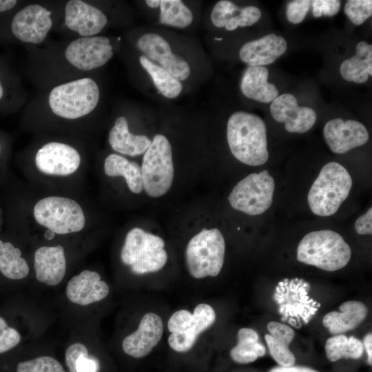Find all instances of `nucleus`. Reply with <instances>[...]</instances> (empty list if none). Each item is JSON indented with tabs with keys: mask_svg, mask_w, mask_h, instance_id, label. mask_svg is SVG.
Instances as JSON below:
<instances>
[{
	"mask_svg": "<svg viewBox=\"0 0 372 372\" xmlns=\"http://www.w3.org/2000/svg\"><path fill=\"white\" fill-rule=\"evenodd\" d=\"M342 77L347 81L365 83L372 75V45L364 41L356 45L355 54L343 61L340 67Z\"/></svg>",
	"mask_w": 372,
	"mask_h": 372,
	"instance_id": "26",
	"label": "nucleus"
},
{
	"mask_svg": "<svg viewBox=\"0 0 372 372\" xmlns=\"http://www.w3.org/2000/svg\"><path fill=\"white\" fill-rule=\"evenodd\" d=\"M363 347L365 348L368 355V362L370 365L372 364V334L369 333L366 334L362 342Z\"/></svg>",
	"mask_w": 372,
	"mask_h": 372,
	"instance_id": "45",
	"label": "nucleus"
},
{
	"mask_svg": "<svg viewBox=\"0 0 372 372\" xmlns=\"http://www.w3.org/2000/svg\"><path fill=\"white\" fill-rule=\"evenodd\" d=\"M17 372H65L62 364L50 356H41L19 362Z\"/></svg>",
	"mask_w": 372,
	"mask_h": 372,
	"instance_id": "35",
	"label": "nucleus"
},
{
	"mask_svg": "<svg viewBox=\"0 0 372 372\" xmlns=\"http://www.w3.org/2000/svg\"><path fill=\"white\" fill-rule=\"evenodd\" d=\"M50 15V12L40 5H29L13 17L12 32L23 42L39 43L44 40L52 25Z\"/></svg>",
	"mask_w": 372,
	"mask_h": 372,
	"instance_id": "13",
	"label": "nucleus"
},
{
	"mask_svg": "<svg viewBox=\"0 0 372 372\" xmlns=\"http://www.w3.org/2000/svg\"><path fill=\"white\" fill-rule=\"evenodd\" d=\"M143 186L151 197L165 194L170 189L174 176L172 150L168 139L156 134L143 158Z\"/></svg>",
	"mask_w": 372,
	"mask_h": 372,
	"instance_id": "7",
	"label": "nucleus"
},
{
	"mask_svg": "<svg viewBox=\"0 0 372 372\" xmlns=\"http://www.w3.org/2000/svg\"><path fill=\"white\" fill-rule=\"evenodd\" d=\"M352 187V178L345 167L329 162L321 169L307 196L311 211L319 216H330L347 199Z\"/></svg>",
	"mask_w": 372,
	"mask_h": 372,
	"instance_id": "3",
	"label": "nucleus"
},
{
	"mask_svg": "<svg viewBox=\"0 0 372 372\" xmlns=\"http://www.w3.org/2000/svg\"><path fill=\"white\" fill-rule=\"evenodd\" d=\"M268 334L265 339L269 352L273 360L283 366H292L296 362V358L289 349L295 332L287 324L271 321L267 324Z\"/></svg>",
	"mask_w": 372,
	"mask_h": 372,
	"instance_id": "25",
	"label": "nucleus"
},
{
	"mask_svg": "<svg viewBox=\"0 0 372 372\" xmlns=\"http://www.w3.org/2000/svg\"><path fill=\"white\" fill-rule=\"evenodd\" d=\"M0 149H1V147H0Z\"/></svg>",
	"mask_w": 372,
	"mask_h": 372,
	"instance_id": "50",
	"label": "nucleus"
},
{
	"mask_svg": "<svg viewBox=\"0 0 372 372\" xmlns=\"http://www.w3.org/2000/svg\"><path fill=\"white\" fill-rule=\"evenodd\" d=\"M21 341V335L15 329L8 326L6 320L0 316V353H5Z\"/></svg>",
	"mask_w": 372,
	"mask_h": 372,
	"instance_id": "40",
	"label": "nucleus"
},
{
	"mask_svg": "<svg viewBox=\"0 0 372 372\" xmlns=\"http://www.w3.org/2000/svg\"><path fill=\"white\" fill-rule=\"evenodd\" d=\"M269 110L273 118L284 123L286 130L291 133H305L316 121L314 110L299 106L295 96L289 93L278 95L271 103Z\"/></svg>",
	"mask_w": 372,
	"mask_h": 372,
	"instance_id": "15",
	"label": "nucleus"
},
{
	"mask_svg": "<svg viewBox=\"0 0 372 372\" xmlns=\"http://www.w3.org/2000/svg\"><path fill=\"white\" fill-rule=\"evenodd\" d=\"M323 136L331 151L344 154L351 149L364 145L369 135L362 123L336 118L329 120L324 126Z\"/></svg>",
	"mask_w": 372,
	"mask_h": 372,
	"instance_id": "14",
	"label": "nucleus"
},
{
	"mask_svg": "<svg viewBox=\"0 0 372 372\" xmlns=\"http://www.w3.org/2000/svg\"><path fill=\"white\" fill-rule=\"evenodd\" d=\"M163 330L161 318L155 313H147L141 318L137 329L124 338L122 349L133 358L145 357L158 344Z\"/></svg>",
	"mask_w": 372,
	"mask_h": 372,
	"instance_id": "17",
	"label": "nucleus"
},
{
	"mask_svg": "<svg viewBox=\"0 0 372 372\" xmlns=\"http://www.w3.org/2000/svg\"><path fill=\"white\" fill-rule=\"evenodd\" d=\"M368 313L366 306L362 302L351 300L340 306V311H331L323 318V325L333 335L343 334L358 327Z\"/></svg>",
	"mask_w": 372,
	"mask_h": 372,
	"instance_id": "23",
	"label": "nucleus"
},
{
	"mask_svg": "<svg viewBox=\"0 0 372 372\" xmlns=\"http://www.w3.org/2000/svg\"><path fill=\"white\" fill-rule=\"evenodd\" d=\"M313 7V15L320 17L322 15L332 17L338 14L341 2L338 0H315L311 1Z\"/></svg>",
	"mask_w": 372,
	"mask_h": 372,
	"instance_id": "42",
	"label": "nucleus"
},
{
	"mask_svg": "<svg viewBox=\"0 0 372 372\" xmlns=\"http://www.w3.org/2000/svg\"><path fill=\"white\" fill-rule=\"evenodd\" d=\"M165 242L159 236L141 228H133L126 235L121 251L123 263L136 274L156 272L167 261Z\"/></svg>",
	"mask_w": 372,
	"mask_h": 372,
	"instance_id": "4",
	"label": "nucleus"
},
{
	"mask_svg": "<svg viewBox=\"0 0 372 372\" xmlns=\"http://www.w3.org/2000/svg\"><path fill=\"white\" fill-rule=\"evenodd\" d=\"M21 250L9 242L0 240V271L12 280L25 278L29 273V266L21 256Z\"/></svg>",
	"mask_w": 372,
	"mask_h": 372,
	"instance_id": "29",
	"label": "nucleus"
},
{
	"mask_svg": "<svg viewBox=\"0 0 372 372\" xmlns=\"http://www.w3.org/2000/svg\"><path fill=\"white\" fill-rule=\"evenodd\" d=\"M146 4L152 8H156L158 6H160L161 1L160 0H147Z\"/></svg>",
	"mask_w": 372,
	"mask_h": 372,
	"instance_id": "47",
	"label": "nucleus"
},
{
	"mask_svg": "<svg viewBox=\"0 0 372 372\" xmlns=\"http://www.w3.org/2000/svg\"><path fill=\"white\" fill-rule=\"evenodd\" d=\"M225 253V239L219 229H203L190 239L185 249L189 275L196 279L216 277L222 269Z\"/></svg>",
	"mask_w": 372,
	"mask_h": 372,
	"instance_id": "5",
	"label": "nucleus"
},
{
	"mask_svg": "<svg viewBox=\"0 0 372 372\" xmlns=\"http://www.w3.org/2000/svg\"><path fill=\"white\" fill-rule=\"evenodd\" d=\"M216 40H218V41H220L222 40L223 39L222 38H215Z\"/></svg>",
	"mask_w": 372,
	"mask_h": 372,
	"instance_id": "49",
	"label": "nucleus"
},
{
	"mask_svg": "<svg viewBox=\"0 0 372 372\" xmlns=\"http://www.w3.org/2000/svg\"><path fill=\"white\" fill-rule=\"evenodd\" d=\"M109 286L93 271L83 270L72 277L66 287V296L72 302L85 306L102 300L109 293Z\"/></svg>",
	"mask_w": 372,
	"mask_h": 372,
	"instance_id": "19",
	"label": "nucleus"
},
{
	"mask_svg": "<svg viewBox=\"0 0 372 372\" xmlns=\"http://www.w3.org/2000/svg\"><path fill=\"white\" fill-rule=\"evenodd\" d=\"M287 50L285 38L269 34L245 43L240 49L239 56L249 66H265L273 63Z\"/></svg>",
	"mask_w": 372,
	"mask_h": 372,
	"instance_id": "20",
	"label": "nucleus"
},
{
	"mask_svg": "<svg viewBox=\"0 0 372 372\" xmlns=\"http://www.w3.org/2000/svg\"><path fill=\"white\" fill-rule=\"evenodd\" d=\"M136 46L151 61L158 62L172 53L168 42L156 33H147L142 35L137 40Z\"/></svg>",
	"mask_w": 372,
	"mask_h": 372,
	"instance_id": "34",
	"label": "nucleus"
},
{
	"mask_svg": "<svg viewBox=\"0 0 372 372\" xmlns=\"http://www.w3.org/2000/svg\"><path fill=\"white\" fill-rule=\"evenodd\" d=\"M356 232L360 235H371L372 234V208L360 216L354 225Z\"/></svg>",
	"mask_w": 372,
	"mask_h": 372,
	"instance_id": "43",
	"label": "nucleus"
},
{
	"mask_svg": "<svg viewBox=\"0 0 372 372\" xmlns=\"http://www.w3.org/2000/svg\"><path fill=\"white\" fill-rule=\"evenodd\" d=\"M99 88L90 78L74 80L54 87L49 105L57 116L75 119L90 113L99 101Z\"/></svg>",
	"mask_w": 372,
	"mask_h": 372,
	"instance_id": "6",
	"label": "nucleus"
},
{
	"mask_svg": "<svg viewBox=\"0 0 372 372\" xmlns=\"http://www.w3.org/2000/svg\"><path fill=\"white\" fill-rule=\"evenodd\" d=\"M344 12L354 25H360L372 15V1H347L344 6Z\"/></svg>",
	"mask_w": 372,
	"mask_h": 372,
	"instance_id": "36",
	"label": "nucleus"
},
{
	"mask_svg": "<svg viewBox=\"0 0 372 372\" xmlns=\"http://www.w3.org/2000/svg\"><path fill=\"white\" fill-rule=\"evenodd\" d=\"M17 3L14 0H0V12L12 9Z\"/></svg>",
	"mask_w": 372,
	"mask_h": 372,
	"instance_id": "46",
	"label": "nucleus"
},
{
	"mask_svg": "<svg viewBox=\"0 0 372 372\" xmlns=\"http://www.w3.org/2000/svg\"><path fill=\"white\" fill-rule=\"evenodd\" d=\"M269 372H318L316 370L302 366H278L271 369Z\"/></svg>",
	"mask_w": 372,
	"mask_h": 372,
	"instance_id": "44",
	"label": "nucleus"
},
{
	"mask_svg": "<svg viewBox=\"0 0 372 372\" xmlns=\"http://www.w3.org/2000/svg\"><path fill=\"white\" fill-rule=\"evenodd\" d=\"M34 267L36 278L40 282L56 286L66 273V260L61 245L39 247L34 254Z\"/></svg>",
	"mask_w": 372,
	"mask_h": 372,
	"instance_id": "21",
	"label": "nucleus"
},
{
	"mask_svg": "<svg viewBox=\"0 0 372 372\" xmlns=\"http://www.w3.org/2000/svg\"><path fill=\"white\" fill-rule=\"evenodd\" d=\"M161 23L184 28L193 21L192 11L180 0H162L160 3Z\"/></svg>",
	"mask_w": 372,
	"mask_h": 372,
	"instance_id": "32",
	"label": "nucleus"
},
{
	"mask_svg": "<svg viewBox=\"0 0 372 372\" xmlns=\"http://www.w3.org/2000/svg\"><path fill=\"white\" fill-rule=\"evenodd\" d=\"M351 257L350 246L338 233L323 229L306 234L298 244L297 260L327 271L344 267Z\"/></svg>",
	"mask_w": 372,
	"mask_h": 372,
	"instance_id": "2",
	"label": "nucleus"
},
{
	"mask_svg": "<svg viewBox=\"0 0 372 372\" xmlns=\"http://www.w3.org/2000/svg\"><path fill=\"white\" fill-rule=\"evenodd\" d=\"M216 318L214 309L205 303L198 304L193 313L186 309L176 311L167 322L171 333L168 338L169 347L178 353L189 351L199 335L214 324Z\"/></svg>",
	"mask_w": 372,
	"mask_h": 372,
	"instance_id": "8",
	"label": "nucleus"
},
{
	"mask_svg": "<svg viewBox=\"0 0 372 372\" xmlns=\"http://www.w3.org/2000/svg\"><path fill=\"white\" fill-rule=\"evenodd\" d=\"M260 10L253 6L241 8L239 14L234 15L227 23L225 28L228 31L236 30L238 26H251L258 22L261 17Z\"/></svg>",
	"mask_w": 372,
	"mask_h": 372,
	"instance_id": "38",
	"label": "nucleus"
},
{
	"mask_svg": "<svg viewBox=\"0 0 372 372\" xmlns=\"http://www.w3.org/2000/svg\"><path fill=\"white\" fill-rule=\"evenodd\" d=\"M238 343L229 353L231 358L239 364H248L262 357L266 349L258 333L252 329L241 328L237 333Z\"/></svg>",
	"mask_w": 372,
	"mask_h": 372,
	"instance_id": "28",
	"label": "nucleus"
},
{
	"mask_svg": "<svg viewBox=\"0 0 372 372\" xmlns=\"http://www.w3.org/2000/svg\"><path fill=\"white\" fill-rule=\"evenodd\" d=\"M311 1L295 0L288 3L286 8V17L293 24L301 23L305 18L309 9Z\"/></svg>",
	"mask_w": 372,
	"mask_h": 372,
	"instance_id": "41",
	"label": "nucleus"
},
{
	"mask_svg": "<svg viewBox=\"0 0 372 372\" xmlns=\"http://www.w3.org/2000/svg\"><path fill=\"white\" fill-rule=\"evenodd\" d=\"M240 8L234 3L221 0L218 1L211 13V19L213 24L217 28H223L228 21L234 16L236 12H239Z\"/></svg>",
	"mask_w": 372,
	"mask_h": 372,
	"instance_id": "39",
	"label": "nucleus"
},
{
	"mask_svg": "<svg viewBox=\"0 0 372 372\" xmlns=\"http://www.w3.org/2000/svg\"><path fill=\"white\" fill-rule=\"evenodd\" d=\"M158 63L161 67L179 81L185 80L190 74V67L188 63L177 54L172 53L162 59Z\"/></svg>",
	"mask_w": 372,
	"mask_h": 372,
	"instance_id": "37",
	"label": "nucleus"
},
{
	"mask_svg": "<svg viewBox=\"0 0 372 372\" xmlns=\"http://www.w3.org/2000/svg\"><path fill=\"white\" fill-rule=\"evenodd\" d=\"M275 182L267 170L252 173L239 181L228 200L236 210L251 216L266 211L271 205Z\"/></svg>",
	"mask_w": 372,
	"mask_h": 372,
	"instance_id": "10",
	"label": "nucleus"
},
{
	"mask_svg": "<svg viewBox=\"0 0 372 372\" xmlns=\"http://www.w3.org/2000/svg\"><path fill=\"white\" fill-rule=\"evenodd\" d=\"M65 360L69 372H98L99 370L98 361L88 357L86 346L81 342H75L67 348Z\"/></svg>",
	"mask_w": 372,
	"mask_h": 372,
	"instance_id": "33",
	"label": "nucleus"
},
{
	"mask_svg": "<svg viewBox=\"0 0 372 372\" xmlns=\"http://www.w3.org/2000/svg\"><path fill=\"white\" fill-rule=\"evenodd\" d=\"M34 216L39 225L58 234L80 231L85 223L79 203L61 196H48L38 201L34 207Z\"/></svg>",
	"mask_w": 372,
	"mask_h": 372,
	"instance_id": "9",
	"label": "nucleus"
},
{
	"mask_svg": "<svg viewBox=\"0 0 372 372\" xmlns=\"http://www.w3.org/2000/svg\"><path fill=\"white\" fill-rule=\"evenodd\" d=\"M107 22L99 8L80 0L69 1L65 9V23L70 30L83 37L100 32Z\"/></svg>",
	"mask_w": 372,
	"mask_h": 372,
	"instance_id": "18",
	"label": "nucleus"
},
{
	"mask_svg": "<svg viewBox=\"0 0 372 372\" xmlns=\"http://www.w3.org/2000/svg\"><path fill=\"white\" fill-rule=\"evenodd\" d=\"M104 172L108 176L124 177L130 190L133 193L139 194L143 189L141 167L134 161L111 154L105 160Z\"/></svg>",
	"mask_w": 372,
	"mask_h": 372,
	"instance_id": "27",
	"label": "nucleus"
},
{
	"mask_svg": "<svg viewBox=\"0 0 372 372\" xmlns=\"http://www.w3.org/2000/svg\"><path fill=\"white\" fill-rule=\"evenodd\" d=\"M3 87L1 84V82H0V99L3 97Z\"/></svg>",
	"mask_w": 372,
	"mask_h": 372,
	"instance_id": "48",
	"label": "nucleus"
},
{
	"mask_svg": "<svg viewBox=\"0 0 372 372\" xmlns=\"http://www.w3.org/2000/svg\"><path fill=\"white\" fill-rule=\"evenodd\" d=\"M269 70L265 66H248L240 82V90L248 99L271 103L278 95L276 86L268 82Z\"/></svg>",
	"mask_w": 372,
	"mask_h": 372,
	"instance_id": "22",
	"label": "nucleus"
},
{
	"mask_svg": "<svg viewBox=\"0 0 372 372\" xmlns=\"http://www.w3.org/2000/svg\"><path fill=\"white\" fill-rule=\"evenodd\" d=\"M112 148L121 154L136 156L145 153L152 141L145 135H135L130 132L125 117H118L111 129L108 137Z\"/></svg>",
	"mask_w": 372,
	"mask_h": 372,
	"instance_id": "24",
	"label": "nucleus"
},
{
	"mask_svg": "<svg viewBox=\"0 0 372 372\" xmlns=\"http://www.w3.org/2000/svg\"><path fill=\"white\" fill-rule=\"evenodd\" d=\"M36 166L41 172L54 176H68L77 170L81 156L70 145L50 142L41 147L35 156Z\"/></svg>",
	"mask_w": 372,
	"mask_h": 372,
	"instance_id": "16",
	"label": "nucleus"
},
{
	"mask_svg": "<svg viewBox=\"0 0 372 372\" xmlns=\"http://www.w3.org/2000/svg\"><path fill=\"white\" fill-rule=\"evenodd\" d=\"M139 61L163 96L168 99H174L179 95L183 87L180 81L144 55L140 56Z\"/></svg>",
	"mask_w": 372,
	"mask_h": 372,
	"instance_id": "31",
	"label": "nucleus"
},
{
	"mask_svg": "<svg viewBox=\"0 0 372 372\" xmlns=\"http://www.w3.org/2000/svg\"><path fill=\"white\" fill-rule=\"evenodd\" d=\"M65 56L78 69L90 70L105 65L112 57V46L105 37H81L68 45Z\"/></svg>",
	"mask_w": 372,
	"mask_h": 372,
	"instance_id": "12",
	"label": "nucleus"
},
{
	"mask_svg": "<svg viewBox=\"0 0 372 372\" xmlns=\"http://www.w3.org/2000/svg\"><path fill=\"white\" fill-rule=\"evenodd\" d=\"M325 352L331 362H336L342 358L356 360L362 355L364 347L362 342L355 337L347 338L344 334H339L327 339Z\"/></svg>",
	"mask_w": 372,
	"mask_h": 372,
	"instance_id": "30",
	"label": "nucleus"
},
{
	"mask_svg": "<svg viewBox=\"0 0 372 372\" xmlns=\"http://www.w3.org/2000/svg\"><path fill=\"white\" fill-rule=\"evenodd\" d=\"M227 138L231 154L240 162L260 166L267 161L266 125L258 116L242 111L233 113L227 121Z\"/></svg>",
	"mask_w": 372,
	"mask_h": 372,
	"instance_id": "1",
	"label": "nucleus"
},
{
	"mask_svg": "<svg viewBox=\"0 0 372 372\" xmlns=\"http://www.w3.org/2000/svg\"><path fill=\"white\" fill-rule=\"evenodd\" d=\"M310 286L302 279H285L276 287L273 299L279 306L282 320L288 321L296 328L315 315L320 304L309 296Z\"/></svg>",
	"mask_w": 372,
	"mask_h": 372,
	"instance_id": "11",
	"label": "nucleus"
}]
</instances>
